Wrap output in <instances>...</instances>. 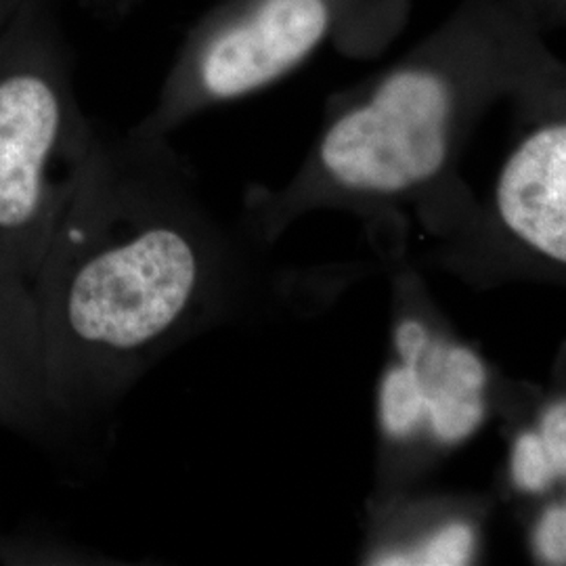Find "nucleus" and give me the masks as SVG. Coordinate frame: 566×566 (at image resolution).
<instances>
[{
  "label": "nucleus",
  "instance_id": "obj_1",
  "mask_svg": "<svg viewBox=\"0 0 566 566\" xmlns=\"http://www.w3.org/2000/svg\"><path fill=\"white\" fill-rule=\"evenodd\" d=\"M263 252L214 214L168 137L99 133L32 280L63 424L105 413L168 353L263 306Z\"/></svg>",
  "mask_w": 566,
  "mask_h": 566
},
{
  "label": "nucleus",
  "instance_id": "obj_2",
  "mask_svg": "<svg viewBox=\"0 0 566 566\" xmlns=\"http://www.w3.org/2000/svg\"><path fill=\"white\" fill-rule=\"evenodd\" d=\"M453 88L439 63L413 57L344 99L303 168L283 187H252L242 224L263 245L319 203L386 202L446 166Z\"/></svg>",
  "mask_w": 566,
  "mask_h": 566
},
{
  "label": "nucleus",
  "instance_id": "obj_3",
  "mask_svg": "<svg viewBox=\"0 0 566 566\" xmlns=\"http://www.w3.org/2000/svg\"><path fill=\"white\" fill-rule=\"evenodd\" d=\"M99 130L42 0L0 30V266L30 283Z\"/></svg>",
  "mask_w": 566,
  "mask_h": 566
},
{
  "label": "nucleus",
  "instance_id": "obj_4",
  "mask_svg": "<svg viewBox=\"0 0 566 566\" xmlns=\"http://www.w3.org/2000/svg\"><path fill=\"white\" fill-rule=\"evenodd\" d=\"M397 0H221L191 25L154 107L133 126L168 137L208 109L283 81L329 42L369 49Z\"/></svg>",
  "mask_w": 566,
  "mask_h": 566
},
{
  "label": "nucleus",
  "instance_id": "obj_5",
  "mask_svg": "<svg viewBox=\"0 0 566 566\" xmlns=\"http://www.w3.org/2000/svg\"><path fill=\"white\" fill-rule=\"evenodd\" d=\"M399 364L382 378L378 413L388 439L403 441L428 426L443 443L470 437L483 420L485 367L464 346L430 338L405 319L395 329Z\"/></svg>",
  "mask_w": 566,
  "mask_h": 566
},
{
  "label": "nucleus",
  "instance_id": "obj_6",
  "mask_svg": "<svg viewBox=\"0 0 566 566\" xmlns=\"http://www.w3.org/2000/svg\"><path fill=\"white\" fill-rule=\"evenodd\" d=\"M495 203L507 231L566 264V118L531 130L502 166Z\"/></svg>",
  "mask_w": 566,
  "mask_h": 566
},
{
  "label": "nucleus",
  "instance_id": "obj_7",
  "mask_svg": "<svg viewBox=\"0 0 566 566\" xmlns=\"http://www.w3.org/2000/svg\"><path fill=\"white\" fill-rule=\"evenodd\" d=\"M0 426L46 437L65 424L51 401L32 287L0 266Z\"/></svg>",
  "mask_w": 566,
  "mask_h": 566
},
{
  "label": "nucleus",
  "instance_id": "obj_8",
  "mask_svg": "<svg viewBox=\"0 0 566 566\" xmlns=\"http://www.w3.org/2000/svg\"><path fill=\"white\" fill-rule=\"evenodd\" d=\"M510 465L514 483L531 493L566 479V401L547 407L539 428L516 439Z\"/></svg>",
  "mask_w": 566,
  "mask_h": 566
},
{
  "label": "nucleus",
  "instance_id": "obj_9",
  "mask_svg": "<svg viewBox=\"0 0 566 566\" xmlns=\"http://www.w3.org/2000/svg\"><path fill=\"white\" fill-rule=\"evenodd\" d=\"M474 546L472 531L465 525H449L428 535L416 546L388 547L376 552L374 565H464Z\"/></svg>",
  "mask_w": 566,
  "mask_h": 566
},
{
  "label": "nucleus",
  "instance_id": "obj_10",
  "mask_svg": "<svg viewBox=\"0 0 566 566\" xmlns=\"http://www.w3.org/2000/svg\"><path fill=\"white\" fill-rule=\"evenodd\" d=\"M533 542L546 563L566 565V504L547 510L537 523Z\"/></svg>",
  "mask_w": 566,
  "mask_h": 566
},
{
  "label": "nucleus",
  "instance_id": "obj_11",
  "mask_svg": "<svg viewBox=\"0 0 566 566\" xmlns=\"http://www.w3.org/2000/svg\"><path fill=\"white\" fill-rule=\"evenodd\" d=\"M25 0H0V30L13 20V15L18 13Z\"/></svg>",
  "mask_w": 566,
  "mask_h": 566
},
{
  "label": "nucleus",
  "instance_id": "obj_12",
  "mask_svg": "<svg viewBox=\"0 0 566 566\" xmlns=\"http://www.w3.org/2000/svg\"><path fill=\"white\" fill-rule=\"evenodd\" d=\"M91 2H93V0H91Z\"/></svg>",
  "mask_w": 566,
  "mask_h": 566
}]
</instances>
